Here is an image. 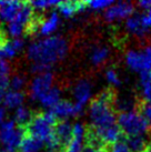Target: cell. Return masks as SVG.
Wrapping results in <instances>:
<instances>
[{
    "label": "cell",
    "mask_w": 151,
    "mask_h": 152,
    "mask_svg": "<svg viewBox=\"0 0 151 152\" xmlns=\"http://www.w3.org/2000/svg\"><path fill=\"white\" fill-rule=\"evenodd\" d=\"M52 85H54V75L50 71L37 75L29 86V96L31 100L39 101L54 87Z\"/></svg>",
    "instance_id": "obj_8"
},
{
    "label": "cell",
    "mask_w": 151,
    "mask_h": 152,
    "mask_svg": "<svg viewBox=\"0 0 151 152\" xmlns=\"http://www.w3.org/2000/svg\"><path fill=\"white\" fill-rule=\"evenodd\" d=\"M23 2L20 1H0V21L8 25L20 11Z\"/></svg>",
    "instance_id": "obj_15"
},
{
    "label": "cell",
    "mask_w": 151,
    "mask_h": 152,
    "mask_svg": "<svg viewBox=\"0 0 151 152\" xmlns=\"http://www.w3.org/2000/svg\"><path fill=\"white\" fill-rule=\"evenodd\" d=\"M82 110L84 109L77 106L75 102L61 100L54 109L49 110V111H51V113L55 115L57 120L60 119L61 121H65L68 118H72V117H77V115L81 114Z\"/></svg>",
    "instance_id": "obj_13"
},
{
    "label": "cell",
    "mask_w": 151,
    "mask_h": 152,
    "mask_svg": "<svg viewBox=\"0 0 151 152\" xmlns=\"http://www.w3.org/2000/svg\"><path fill=\"white\" fill-rule=\"evenodd\" d=\"M34 11L29 2H23L15 19L7 25V32L10 37H12V39L21 38V36L28 31L30 25L34 20Z\"/></svg>",
    "instance_id": "obj_6"
},
{
    "label": "cell",
    "mask_w": 151,
    "mask_h": 152,
    "mask_svg": "<svg viewBox=\"0 0 151 152\" xmlns=\"http://www.w3.org/2000/svg\"><path fill=\"white\" fill-rule=\"evenodd\" d=\"M143 22L148 29H151V7L143 15Z\"/></svg>",
    "instance_id": "obj_34"
},
{
    "label": "cell",
    "mask_w": 151,
    "mask_h": 152,
    "mask_svg": "<svg viewBox=\"0 0 151 152\" xmlns=\"http://www.w3.org/2000/svg\"><path fill=\"white\" fill-rule=\"evenodd\" d=\"M143 152H151V143L150 144H148L147 145V148L143 150Z\"/></svg>",
    "instance_id": "obj_38"
},
{
    "label": "cell",
    "mask_w": 151,
    "mask_h": 152,
    "mask_svg": "<svg viewBox=\"0 0 151 152\" xmlns=\"http://www.w3.org/2000/svg\"><path fill=\"white\" fill-rule=\"evenodd\" d=\"M60 25V15L57 11H51L46 17L40 19H34V34L36 32L42 36L43 38L51 37L55 34Z\"/></svg>",
    "instance_id": "obj_9"
},
{
    "label": "cell",
    "mask_w": 151,
    "mask_h": 152,
    "mask_svg": "<svg viewBox=\"0 0 151 152\" xmlns=\"http://www.w3.org/2000/svg\"><path fill=\"white\" fill-rule=\"evenodd\" d=\"M105 78L107 82L109 83L110 86H112L113 88L116 87H119L121 85V79H120V76L117 72V70H114L112 68L110 69H107V71L105 73Z\"/></svg>",
    "instance_id": "obj_29"
},
{
    "label": "cell",
    "mask_w": 151,
    "mask_h": 152,
    "mask_svg": "<svg viewBox=\"0 0 151 152\" xmlns=\"http://www.w3.org/2000/svg\"><path fill=\"white\" fill-rule=\"evenodd\" d=\"M72 131H73V126L70 124L69 121H60L56 124L55 127V135L56 139L58 141L59 145L61 147L62 151L65 152V149L69 143V141L72 138Z\"/></svg>",
    "instance_id": "obj_16"
},
{
    "label": "cell",
    "mask_w": 151,
    "mask_h": 152,
    "mask_svg": "<svg viewBox=\"0 0 151 152\" xmlns=\"http://www.w3.org/2000/svg\"><path fill=\"white\" fill-rule=\"evenodd\" d=\"M6 41H7V40H6V38H4V31H2V30H1V28H0V45H4Z\"/></svg>",
    "instance_id": "obj_37"
},
{
    "label": "cell",
    "mask_w": 151,
    "mask_h": 152,
    "mask_svg": "<svg viewBox=\"0 0 151 152\" xmlns=\"http://www.w3.org/2000/svg\"><path fill=\"white\" fill-rule=\"evenodd\" d=\"M72 96L75 99V103L78 107L84 109L92 98V86L89 80L82 79L79 80L72 89Z\"/></svg>",
    "instance_id": "obj_11"
},
{
    "label": "cell",
    "mask_w": 151,
    "mask_h": 152,
    "mask_svg": "<svg viewBox=\"0 0 151 152\" xmlns=\"http://www.w3.org/2000/svg\"><path fill=\"white\" fill-rule=\"evenodd\" d=\"M29 4L32 7L34 10H37V11H46V10H48V9L50 8L58 7L60 1H57V0H37V1H31Z\"/></svg>",
    "instance_id": "obj_27"
},
{
    "label": "cell",
    "mask_w": 151,
    "mask_h": 152,
    "mask_svg": "<svg viewBox=\"0 0 151 152\" xmlns=\"http://www.w3.org/2000/svg\"><path fill=\"white\" fill-rule=\"evenodd\" d=\"M26 86V78L20 75H15L12 78H10V82H9V88L10 90L13 91H20L25 88Z\"/></svg>",
    "instance_id": "obj_30"
},
{
    "label": "cell",
    "mask_w": 151,
    "mask_h": 152,
    "mask_svg": "<svg viewBox=\"0 0 151 152\" xmlns=\"http://www.w3.org/2000/svg\"><path fill=\"white\" fill-rule=\"evenodd\" d=\"M140 89L143 102L151 104V71L143 72L140 75Z\"/></svg>",
    "instance_id": "obj_24"
},
{
    "label": "cell",
    "mask_w": 151,
    "mask_h": 152,
    "mask_svg": "<svg viewBox=\"0 0 151 152\" xmlns=\"http://www.w3.org/2000/svg\"><path fill=\"white\" fill-rule=\"evenodd\" d=\"M137 4H138L139 8H141L142 10H146V11H147L148 9L151 7V0H141V1H139Z\"/></svg>",
    "instance_id": "obj_36"
},
{
    "label": "cell",
    "mask_w": 151,
    "mask_h": 152,
    "mask_svg": "<svg viewBox=\"0 0 151 152\" xmlns=\"http://www.w3.org/2000/svg\"><path fill=\"white\" fill-rule=\"evenodd\" d=\"M126 143L131 152H143L147 148V139L144 135H134V137H127Z\"/></svg>",
    "instance_id": "obj_26"
},
{
    "label": "cell",
    "mask_w": 151,
    "mask_h": 152,
    "mask_svg": "<svg viewBox=\"0 0 151 152\" xmlns=\"http://www.w3.org/2000/svg\"><path fill=\"white\" fill-rule=\"evenodd\" d=\"M134 13V6L129 1H120L114 4L107 9L103 13L105 20L108 22H117L127 20Z\"/></svg>",
    "instance_id": "obj_10"
},
{
    "label": "cell",
    "mask_w": 151,
    "mask_h": 152,
    "mask_svg": "<svg viewBox=\"0 0 151 152\" xmlns=\"http://www.w3.org/2000/svg\"><path fill=\"white\" fill-rule=\"evenodd\" d=\"M114 93L111 90H105L91 101L89 107V120L91 130L100 133L110 128L118 126V118L114 110Z\"/></svg>",
    "instance_id": "obj_2"
},
{
    "label": "cell",
    "mask_w": 151,
    "mask_h": 152,
    "mask_svg": "<svg viewBox=\"0 0 151 152\" xmlns=\"http://www.w3.org/2000/svg\"><path fill=\"white\" fill-rule=\"evenodd\" d=\"M126 64L134 72L151 71V45L139 50H129L126 53Z\"/></svg>",
    "instance_id": "obj_7"
},
{
    "label": "cell",
    "mask_w": 151,
    "mask_h": 152,
    "mask_svg": "<svg viewBox=\"0 0 151 152\" xmlns=\"http://www.w3.org/2000/svg\"><path fill=\"white\" fill-rule=\"evenodd\" d=\"M109 152H131L130 149L128 148L126 141H118L114 144H112L110 147Z\"/></svg>",
    "instance_id": "obj_32"
},
{
    "label": "cell",
    "mask_w": 151,
    "mask_h": 152,
    "mask_svg": "<svg viewBox=\"0 0 151 152\" xmlns=\"http://www.w3.org/2000/svg\"><path fill=\"white\" fill-rule=\"evenodd\" d=\"M0 152H10V151H8V150H6L4 148H0Z\"/></svg>",
    "instance_id": "obj_39"
},
{
    "label": "cell",
    "mask_w": 151,
    "mask_h": 152,
    "mask_svg": "<svg viewBox=\"0 0 151 152\" xmlns=\"http://www.w3.org/2000/svg\"><path fill=\"white\" fill-rule=\"evenodd\" d=\"M138 112L147 120L148 122L151 123V104H149L147 102H142L138 107Z\"/></svg>",
    "instance_id": "obj_31"
},
{
    "label": "cell",
    "mask_w": 151,
    "mask_h": 152,
    "mask_svg": "<svg viewBox=\"0 0 151 152\" xmlns=\"http://www.w3.org/2000/svg\"><path fill=\"white\" fill-rule=\"evenodd\" d=\"M10 66L4 59H0V97H2L9 88L10 82Z\"/></svg>",
    "instance_id": "obj_25"
},
{
    "label": "cell",
    "mask_w": 151,
    "mask_h": 152,
    "mask_svg": "<svg viewBox=\"0 0 151 152\" xmlns=\"http://www.w3.org/2000/svg\"><path fill=\"white\" fill-rule=\"evenodd\" d=\"M108 57H109V49L103 46L93 47L90 51V55H89L91 64H95V66L102 64L106 60L108 59Z\"/></svg>",
    "instance_id": "obj_22"
},
{
    "label": "cell",
    "mask_w": 151,
    "mask_h": 152,
    "mask_svg": "<svg viewBox=\"0 0 151 152\" xmlns=\"http://www.w3.org/2000/svg\"><path fill=\"white\" fill-rule=\"evenodd\" d=\"M87 2L84 1H63L60 2L57 7L59 15H61L65 18H71L78 12L84 11L87 8Z\"/></svg>",
    "instance_id": "obj_17"
},
{
    "label": "cell",
    "mask_w": 151,
    "mask_h": 152,
    "mask_svg": "<svg viewBox=\"0 0 151 152\" xmlns=\"http://www.w3.org/2000/svg\"><path fill=\"white\" fill-rule=\"evenodd\" d=\"M68 50V41L60 36H51L31 42L27 49L28 59L32 62L31 71L37 75L50 71L54 64L67 56Z\"/></svg>",
    "instance_id": "obj_1"
},
{
    "label": "cell",
    "mask_w": 151,
    "mask_h": 152,
    "mask_svg": "<svg viewBox=\"0 0 151 152\" xmlns=\"http://www.w3.org/2000/svg\"><path fill=\"white\" fill-rule=\"evenodd\" d=\"M25 47V41L21 38L11 39V40H7L6 42L2 45V59H10L13 58L15 56H17Z\"/></svg>",
    "instance_id": "obj_19"
},
{
    "label": "cell",
    "mask_w": 151,
    "mask_h": 152,
    "mask_svg": "<svg viewBox=\"0 0 151 152\" xmlns=\"http://www.w3.org/2000/svg\"><path fill=\"white\" fill-rule=\"evenodd\" d=\"M26 137V129L19 127L13 120H6L0 126V145L10 152L20 148Z\"/></svg>",
    "instance_id": "obj_5"
},
{
    "label": "cell",
    "mask_w": 151,
    "mask_h": 152,
    "mask_svg": "<svg viewBox=\"0 0 151 152\" xmlns=\"http://www.w3.org/2000/svg\"><path fill=\"white\" fill-rule=\"evenodd\" d=\"M118 126L120 128L122 133L127 137H134V135H146L150 123L143 118L138 111H128V112H120L118 117Z\"/></svg>",
    "instance_id": "obj_4"
},
{
    "label": "cell",
    "mask_w": 151,
    "mask_h": 152,
    "mask_svg": "<svg viewBox=\"0 0 151 152\" xmlns=\"http://www.w3.org/2000/svg\"><path fill=\"white\" fill-rule=\"evenodd\" d=\"M32 118H34V115H32L29 108L26 106H22L20 108H18L17 110H15L12 120L17 123L19 127L23 128L29 124V122L31 121Z\"/></svg>",
    "instance_id": "obj_21"
},
{
    "label": "cell",
    "mask_w": 151,
    "mask_h": 152,
    "mask_svg": "<svg viewBox=\"0 0 151 152\" xmlns=\"http://www.w3.org/2000/svg\"><path fill=\"white\" fill-rule=\"evenodd\" d=\"M61 90L58 87H52L43 97L39 100L40 104L46 109H54L59 102L61 101Z\"/></svg>",
    "instance_id": "obj_20"
},
{
    "label": "cell",
    "mask_w": 151,
    "mask_h": 152,
    "mask_svg": "<svg viewBox=\"0 0 151 152\" xmlns=\"http://www.w3.org/2000/svg\"><path fill=\"white\" fill-rule=\"evenodd\" d=\"M45 143L34 137L26 135L20 145V152H42Z\"/></svg>",
    "instance_id": "obj_23"
},
{
    "label": "cell",
    "mask_w": 151,
    "mask_h": 152,
    "mask_svg": "<svg viewBox=\"0 0 151 152\" xmlns=\"http://www.w3.org/2000/svg\"><path fill=\"white\" fill-rule=\"evenodd\" d=\"M126 29L130 34L140 39L147 37V34L150 32V29H148L143 22V15L140 13H133L127 19Z\"/></svg>",
    "instance_id": "obj_14"
},
{
    "label": "cell",
    "mask_w": 151,
    "mask_h": 152,
    "mask_svg": "<svg viewBox=\"0 0 151 152\" xmlns=\"http://www.w3.org/2000/svg\"><path fill=\"white\" fill-rule=\"evenodd\" d=\"M4 118H6V108L2 103V99L0 97V126L6 121Z\"/></svg>",
    "instance_id": "obj_35"
},
{
    "label": "cell",
    "mask_w": 151,
    "mask_h": 152,
    "mask_svg": "<svg viewBox=\"0 0 151 152\" xmlns=\"http://www.w3.org/2000/svg\"><path fill=\"white\" fill-rule=\"evenodd\" d=\"M86 135L87 129L81 122H76L73 124L72 138L67 144L65 152H82L86 145Z\"/></svg>",
    "instance_id": "obj_12"
},
{
    "label": "cell",
    "mask_w": 151,
    "mask_h": 152,
    "mask_svg": "<svg viewBox=\"0 0 151 152\" xmlns=\"http://www.w3.org/2000/svg\"><path fill=\"white\" fill-rule=\"evenodd\" d=\"M2 103L6 109L9 110H17L18 108L23 106L25 102V94L20 91H13V90H8L6 91L4 94L1 97Z\"/></svg>",
    "instance_id": "obj_18"
},
{
    "label": "cell",
    "mask_w": 151,
    "mask_h": 152,
    "mask_svg": "<svg viewBox=\"0 0 151 152\" xmlns=\"http://www.w3.org/2000/svg\"><path fill=\"white\" fill-rule=\"evenodd\" d=\"M114 4L111 0H93V1H89L87 2L89 9H91L93 11H102V10H107L109 9L112 4Z\"/></svg>",
    "instance_id": "obj_28"
},
{
    "label": "cell",
    "mask_w": 151,
    "mask_h": 152,
    "mask_svg": "<svg viewBox=\"0 0 151 152\" xmlns=\"http://www.w3.org/2000/svg\"><path fill=\"white\" fill-rule=\"evenodd\" d=\"M82 152H107V150H106V147H102V145L86 143Z\"/></svg>",
    "instance_id": "obj_33"
},
{
    "label": "cell",
    "mask_w": 151,
    "mask_h": 152,
    "mask_svg": "<svg viewBox=\"0 0 151 152\" xmlns=\"http://www.w3.org/2000/svg\"><path fill=\"white\" fill-rule=\"evenodd\" d=\"M57 119L51 111L34 115L29 124L26 127V133L40 140L47 145L48 152H63L55 135Z\"/></svg>",
    "instance_id": "obj_3"
}]
</instances>
